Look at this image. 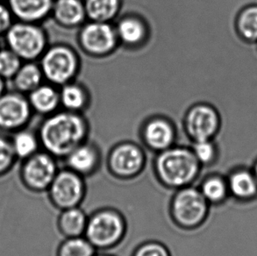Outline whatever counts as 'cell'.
I'll return each instance as SVG.
<instances>
[{
  "mask_svg": "<svg viewBox=\"0 0 257 256\" xmlns=\"http://www.w3.org/2000/svg\"><path fill=\"white\" fill-rule=\"evenodd\" d=\"M31 114V105L20 94L0 96V127L16 129L27 123Z\"/></svg>",
  "mask_w": 257,
  "mask_h": 256,
  "instance_id": "cell-13",
  "label": "cell"
},
{
  "mask_svg": "<svg viewBox=\"0 0 257 256\" xmlns=\"http://www.w3.org/2000/svg\"><path fill=\"white\" fill-rule=\"evenodd\" d=\"M52 14L60 24L68 28L79 26L87 17L84 4L80 0H56Z\"/></svg>",
  "mask_w": 257,
  "mask_h": 256,
  "instance_id": "cell-17",
  "label": "cell"
},
{
  "mask_svg": "<svg viewBox=\"0 0 257 256\" xmlns=\"http://www.w3.org/2000/svg\"><path fill=\"white\" fill-rule=\"evenodd\" d=\"M88 216L79 206L63 210L58 218V228L65 238L84 236Z\"/></svg>",
  "mask_w": 257,
  "mask_h": 256,
  "instance_id": "cell-19",
  "label": "cell"
},
{
  "mask_svg": "<svg viewBox=\"0 0 257 256\" xmlns=\"http://www.w3.org/2000/svg\"><path fill=\"white\" fill-rule=\"evenodd\" d=\"M126 232V221L119 211L104 208L88 217L84 237L96 249L107 250L118 246Z\"/></svg>",
  "mask_w": 257,
  "mask_h": 256,
  "instance_id": "cell-4",
  "label": "cell"
},
{
  "mask_svg": "<svg viewBox=\"0 0 257 256\" xmlns=\"http://www.w3.org/2000/svg\"><path fill=\"white\" fill-rule=\"evenodd\" d=\"M15 156L13 144L6 139L0 137V173L7 170Z\"/></svg>",
  "mask_w": 257,
  "mask_h": 256,
  "instance_id": "cell-31",
  "label": "cell"
},
{
  "mask_svg": "<svg viewBox=\"0 0 257 256\" xmlns=\"http://www.w3.org/2000/svg\"><path fill=\"white\" fill-rule=\"evenodd\" d=\"M58 256H95L97 249L84 237L66 238L58 248Z\"/></svg>",
  "mask_w": 257,
  "mask_h": 256,
  "instance_id": "cell-26",
  "label": "cell"
},
{
  "mask_svg": "<svg viewBox=\"0 0 257 256\" xmlns=\"http://www.w3.org/2000/svg\"><path fill=\"white\" fill-rule=\"evenodd\" d=\"M28 102L40 113H50L60 104L59 91L48 84H41L30 92Z\"/></svg>",
  "mask_w": 257,
  "mask_h": 256,
  "instance_id": "cell-20",
  "label": "cell"
},
{
  "mask_svg": "<svg viewBox=\"0 0 257 256\" xmlns=\"http://www.w3.org/2000/svg\"><path fill=\"white\" fill-rule=\"evenodd\" d=\"M132 256H171V253L163 243L151 240L140 245Z\"/></svg>",
  "mask_w": 257,
  "mask_h": 256,
  "instance_id": "cell-30",
  "label": "cell"
},
{
  "mask_svg": "<svg viewBox=\"0 0 257 256\" xmlns=\"http://www.w3.org/2000/svg\"><path fill=\"white\" fill-rule=\"evenodd\" d=\"M53 204L61 211L79 206L86 194L84 177L68 168L56 174L49 188Z\"/></svg>",
  "mask_w": 257,
  "mask_h": 256,
  "instance_id": "cell-6",
  "label": "cell"
},
{
  "mask_svg": "<svg viewBox=\"0 0 257 256\" xmlns=\"http://www.w3.org/2000/svg\"><path fill=\"white\" fill-rule=\"evenodd\" d=\"M58 172L56 160L49 153H35L23 168V178L28 187L35 191L49 190Z\"/></svg>",
  "mask_w": 257,
  "mask_h": 256,
  "instance_id": "cell-11",
  "label": "cell"
},
{
  "mask_svg": "<svg viewBox=\"0 0 257 256\" xmlns=\"http://www.w3.org/2000/svg\"><path fill=\"white\" fill-rule=\"evenodd\" d=\"M42 69L29 62L21 66L16 75L14 76V85L17 90L23 92H31L42 83Z\"/></svg>",
  "mask_w": 257,
  "mask_h": 256,
  "instance_id": "cell-22",
  "label": "cell"
},
{
  "mask_svg": "<svg viewBox=\"0 0 257 256\" xmlns=\"http://www.w3.org/2000/svg\"><path fill=\"white\" fill-rule=\"evenodd\" d=\"M59 95L60 104H63L67 111L77 112L86 105L87 95L85 90L75 83L64 84Z\"/></svg>",
  "mask_w": 257,
  "mask_h": 256,
  "instance_id": "cell-25",
  "label": "cell"
},
{
  "mask_svg": "<svg viewBox=\"0 0 257 256\" xmlns=\"http://www.w3.org/2000/svg\"><path fill=\"white\" fill-rule=\"evenodd\" d=\"M256 45H257V42H256Z\"/></svg>",
  "mask_w": 257,
  "mask_h": 256,
  "instance_id": "cell-36",
  "label": "cell"
},
{
  "mask_svg": "<svg viewBox=\"0 0 257 256\" xmlns=\"http://www.w3.org/2000/svg\"><path fill=\"white\" fill-rule=\"evenodd\" d=\"M146 165V156L139 146L124 142L114 147L109 154V172L118 179L129 180L138 177Z\"/></svg>",
  "mask_w": 257,
  "mask_h": 256,
  "instance_id": "cell-7",
  "label": "cell"
},
{
  "mask_svg": "<svg viewBox=\"0 0 257 256\" xmlns=\"http://www.w3.org/2000/svg\"><path fill=\"white\" fill-rule=\"evenodd\" d=\"M67 168L81 177L96 173L101 163L100 153L94 145L84 142L64 158Z\"/></svg>",
  "mask_w": 257,
  "mask_h": 256,
  "instance_id": "cell-14",
  "label": "cell"
},
{
  "mask_svg": "<svg viewBox=\"0 0 257 256\" xmlns=\"http://www.w3.org/2000/svg\"><path fill=\"white\" fill-rule=\"evenodd\" d=\"M143 141L150 149L162 152L174 145L176 133L173 125L164 118H154L143 128Z\"/></svg>",
  "mask_w": 257,
  "mask_h": 256,
  "instance_id": "cell-15",
  "label": "cell"
},
{
  "mask_svg": "<svg viewBox=\"0 0 257 256\" xmlns=\"http://www.w3.org/2000/svg\"><path fill=\"white\" fill-rule=\"evenodd\" d=\"M88 125L77 112L66 111L50 116L43 122L40 140L47 153L54 157L65 158L85 142Z\"/></svg>",
  "mask_w": 257,
  "mask_h": 256,
  "instance_id": "cell-1",
  "label": "cell"
},
{
  "mask_svg": "<svg viewBox=\"0 0 257 256\" xmlns=\"http://www.w3.org/2000/svg\"><path fill=\"white\" fill-rule=\"evenodd\" d=\"M191 150L202 167L211 166L214 164L219 161L220 156L219 145L214 142V140L194 142Z\"/></svg>",
  "mask_w": 257,
  "mask_h": 256,
  "instance_id": "cell-27",
  "label": "cell"
},
{
  "mask_svg": "<svg viewBox=\"0 0 257 256\" xmlns=\"http://www.w3.org/2000/svg\"><path fill=\"white\" fill-rule=\"evenodd\" d=\"M95 256H112L110 255V254H104V253H103V254H96Z\"/></svg>",
  "mask_w": 257,
  "mask_h": 256,
  "instance_id": "cell-35",
  "label": "cell"
},
{
  "mask_svg": "<svg viewBox=\"0 0 257 256\" xmlns=\"http://www.w3.org/2000/svg\"><path fill=\"white\" fill-rule=\"evenodd\" d=\"M202 166L191 149L172 146L158 153L154 162V172L164 187L178 190L194 183L201 172Z\"/></svg>",
  "mask_w": 257,
  "mask_h": 256,
  "instance_id": "cell-2",
  "label": "cell"
},
{
  "mask_svg": "<svg viewBox=\"0 0 257 256\" xmlns=\"http://www.w3.org/2000/svg\"><path fill=\"white\" fill-rule=\"evenodd\" d=\"M236 29L245 41L257 42V5L247 6L240 11L237 15Z\"/></svg>",
  "mask_w": 257,
  "mask_h": 256,
  "instance_id": "cell-23",
  "label": "cell"
},
{
  "mask_svg": "<svg viewBox=\"0 0 257 256\" xmlns=\"http://www.w3.org/2000/svg\"><path fill=\"white\" fill-rule=\"evenodd\" d=\"M7 44L21 59L33 61L45 52V34L29 22L12 25L7 32Z\"/></svg>",
  "mask_w": 257,
  "mask_h": 256,
  "instance_id": "cell-5",
  "label": "cell"
},
{
  "mask_svg": "<svg viewBox=\"0 0 257 256\" xmlns=\"http://www.w3.org/2000/svg\"><path fill=\"white\" fill-rule=\"evenodd\" d=\"M80 42L90 55L104 56L114 49L118 35L116 29L108 22L91 21L82 29Z\"/></svg>",
  "mask_w": 257,
  "mask_h": 256,
  "instance_id": "cell-10",
  "label": "cell"
},
{
  "mask_svg": "<svg viewBox=\"0 0 257 256\" xmlns=\"http://www.w3.org/2000/svg\"><path fill=\"white\" fill-rule=\"evenodd\" d=\"M230 197L238 201H249L257 197V181L252 167L236 164L226 174Z\"/></svg>",
  "mask_w": 257,
  "mask_h": 256,
  "instance_id": "cell-12",
  "label": "cell"
},
{
  "mask_svg": "<svg viewBox=\"0 0 257 256\" xmlns=\"http://www.w3.org/2000/svg\"><path fill=\"white\" fill-rule=\"evenodd\" d=\"M252 170H253V172H254V177L256 178L257 181V158L254 160V163H253V165H252Z\"/></svg>",
  "mask_w": 257,
  "mask_h": 256,
  "instance_id": "cell-33",
  "label": "cell"
},
{
  "mask_svg": "<svg viewBox=\"0 0 257 256\" xmlns=\"http://www.w3.org/2000/svg\"><path fill=\"white\" fill-rule=\"evenodd\" d=\"M3 79V77L0 76V96L3 95L4 88H5Z\"/></svg>",
  "mask_w": 257,
  "mask_h": 256,
  "instance_id": "cell-34",
  "label": "cell"
},
{
  "mask_svg": "<svg viewBox=\"0 0 257 256\" xmlns=\"http://www.w3.org/2000/svg\"><path fill=\"white\" fill-rule=\"evenodd\" d=\"M12 25V13L10 9L0 4V34L7 32Z\"/></svg>",
  "mask_w": 257,
  "mask_h": 256,
  "instance_id": "cell-32",
  "label": "cell"
},
{
  "mask_svg": "<svg viewBox=\"0 0 257 256\" xmlns=\"http://www.w3.org/2000/svg\"><path fill=\"white\" fill-rule=\"evenodd\" d=\"M12 14L23 22L34 23L52 13L55 0H8Z\"/></svg>",
  "mask_w": 257,
  "mask_h": 256,
  "instance_id": "cell-16",
  "label": "cell"
},
{
  "mask_svg": "<svg viewBox=\"0 0 257 256\" xmlns=\"http://www.w3.org/2000/svg\"><path fill=\"white\" fill-rule=\"evenodd\" d=\"M199 191L211 206L225 204L230 197L226 175L210 174L201 181Z\"/></svg>",
  "mask_w": 257,
  "mask_h": 256,
  "instance_id": "cell-18",
  "label": "cell"
},
{
  "mask_svg": "<svg viewBox=\"0 0 257 256\" xmlns=\"http://www.w3.org/2000/svg\"><path fill=\"white\" fill-rule=\"evenodd\" d=\"M118 39L127 45H136L143 41L146 28L142 21L136 18L123 19L116 28Z\"/></svg>",
  "mask_w": 257,
  "mask_h": 256,
  "instance_id": "cell-24",
  "label": "cell"
},
{
  "mask_svg": "<svg viewBox=\"0 0 257 256\" xmlns=\"http://www.w3.org/2000/svg\"><path fill=\"white\" fill-rule=\"evenodd\" d=\"M119 4V0H86V16L91 21L108 22L118 14Z\"/></svg>",
  "mask_w": 257,
  "mask_h": 256,
  "instance_id": "cell-21",
  "label": "cell"
},
{
  "mask_svg": "<svg viewBox=\"0 0 257 256\" xmlns=\"http://www.w3.org/2000/svg\"><path fill=\"white\" fill-rule=\"evenodd\" d=\"M15 156L21 158H29L38 149V141L35 135L28 131H22L15 135L13 142Z\"/></svg>",
  "mask_w": 257,
  "mask_h": 256,
  "instance_id": "cell-28",
  "label": "cell"
},
{
  "mask_svg": "<svg viewBox=\"0 0 257 256\" xmlns=\"http://www.w3.org/2000/svg\"><path fill=\"white\" fill-rule=\"evenodd\" d=\"M211 205L198 188H181L171 197L170 214L174 224L183 230H194L204 225Z\"/></svg>",
  "mask_w": 257,
  "mask_h": 256,
  "instance_id": "cell-3",
  "label": "cell"
},
{
  "mask_svg": "<svg viewBox=\"0 0 257 256\" xmlns=\"http://www.w3.org/2000/svg\"><path fill=\"white\" fill-rule=\"evenodd\" d=\"M21 66V59L10 49L0 51V76L14 77Z\"/></svg>",
  "mask_w": 257,
  "mask_h": 256,
  "instance_id": "cell-29",
  "label": "cell"
},
{
  "mask_svg": "<svg viewBox=\"0 0 257 256\" xmlns=\"http://www.w3.org/2000/svg\"><path fill=\"white\" fill-rule=\"evenodd\" d=\"M221 125L219 111L212 104L195 105L188 111L185 129L194 142L215 140Z\"/></svg>",
  "mask_w": 257,
  "mask_h": 256,
  "instance_id": "cell-9",
  "label": "cell"
},
{
  "mask_svg": "<svg viewBox=\"0 0 257 256\" xmlns=\"http://www.w3.org/2000/svg\"><path fill=\"white\" fill-rule=\"evenodd\" d=\"M77 68V55L70 48L56 46L43 53L41 69L43 76L50 83L61 85L70 83Z\"/></svg>",
  "mask_w": 257,
  "mask_h": 256,
  "instance_id": "cell-8",
  "label": "cell"
}]
</instances>
